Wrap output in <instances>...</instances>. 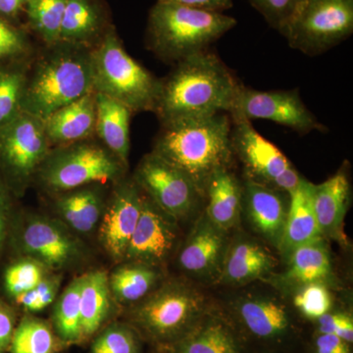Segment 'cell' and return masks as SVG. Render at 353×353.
Segmentation results:
<instances>
[{
	"label": "cell",
	"mask_w": 353,
	"mask_h": 353,
	"mask_svg": "<svg viewBox=\"0 0 353 353\" xmlns=\"http://www.w3.org/2000/svg\"><path fill=\"white\" fill-rule=\"evenodd\" d=\"M241 85L217 55L203 51L178 62L162 80L154 112L161 123L229 113Z\"/></svg>",
	"instance_id": "6da1fadb"
},
{
	"label": "cell",
	"mask_w": 353,
	"mask_h": 353,
	"mask_svg": "<svg viewBox=\"0 0 353 353\" xmlns=\"http://www.w3.org/2000/svg\"><path fill=\"white\" fill-rule=\"evenodd\" d=\"M231 132L229 114L169 121L161 123L152 152L187 174L205 196L211 176L221 168H231Z\"/></svg>",
	"instance_id": "7a4b0ae2"
},
{
	"label": "cell",
	"mask_w": 353,
	"mask_h": 353,
	"mask_svg": "<svg viewBox=\"0 0 353 353\" xmlns=\"http://www.w3.org/2000/svg\"><path fill=\"white\" fill-rule=\"evenodd\" d=\"M94 92L92 50L58 43L27 74L22 111L41 120Z\"/></svg>",
	"instance_id": "3957f363"
},
{
	"label": "cell",
	"mask_w": 353,
	"mask_h": 353,
	"mask_svg": "<svg viewBox=\"0 0 353 353\" xmlns=\"http://www.w3.org/2000/svg\"><path fill=\"white\" fill-rule=\"evenodd\" d=\"M236 23L224 13L157 2L148 16V46L162 59L178 63L208 50Z\"/></svg>",
	"instance_id": "277c9868"
},
{
	"label": "cell",
	"mask_w": 353,
	"mask_h": 353,
	"mask_svg": "<svg viewBox=\"0 0 353 353\" xmlns=\"http://www.w3.org/2000/svg\"><path fill=\"white\" fill-rule=\"evenodd\" d=\"M206 312L205 297L199 290L185 281L173 280L132 305L127 322L141 339L164 350L189 333Z\"/></svg>",
	"instance_id": "5b68a950"
},
{
	"label": "cell",
	"mask_w": 353,
	"mask_h": 353,
	"mask_svg": "<svg viewBox=\"0 0 353 353\" xmlns=\"http://www.w3.org/2000/svg\"><path fill=\"white\" fill-rule=\"evenodd\" d=\"M92 57L94 92L121 102L132 113L154 112L162 80L130 57L113 28L92 48Z\"/></svg>",
	"instance_id": "8992f818"
},
{
	"label": "cell",
	"mask_w": 353,
	"mask_h": 353,
	"mask_svg": "<svg viewBox=\"0 0 353 353\" xmlns=\"http://www.w3.org/2000/svg\"><path fill=\"white\" fill-rule=\"evenodd\" d=\"M88 139L51 148L36 176L44 189L62 194L123 179L128 166L105 146Z\"/></svg>",
	"instance_id": "52a82bcc"
},
{
	"label": "cell",
	"mask_w": 353,
	"mask_h": 353,
	"mask_svg": "<svg viewBox=\"0 0 353 353\" xmlns=\"http://www.w3.org/2000/svg\"><path fill=\"white\" fill-rule=\"evenodd\" d=\"M353 0H305L283 32L290 48L319 55L352 36Z\"/></svg>",
	"instance_id": "ba28073f"
},
{
	"label": "cell",
	"mask_w": 353,
	"mask_h": 353,
	"mask_svg": "<svg viewBox=\"0 0 353 353\" xmlns=\"http://www.w3.org/2000/svg\"><path fill=\"white\" fill-rule=\"evenodd\" d=\"M51 150L43 120L21 112L0 128V171L9 189H26Z\"/></svg>",
	"instance_id": "9c48e42d"
},
{
	"label": "cell",
	"mask_w": 353,
	"mask_h": 353,
	"mask_svg": "<svg viewBox=\"0 0 353 353\" xmlns=\"http://www.w3.org/2000/svg\"><path fill=\"white\" fill-rule=\"evenodd\" d=\"M231 121L234 157L243 163L245 180L288 194L296 189L303 176L284 153L263 138L250 121Z\"/></svg>",
	"instance_id": "30bf717a"
},
{
	"label": "cell",
	"mask_w": 353,
	"mask_h": 353,
	"mask_svg": "<svg viewBox=\"0 0 353 353\" xmlns=\"http://www.w3.org/2000/svg\"><path fill=\"white\" fill-rule=\"evenodd\" d=\"M141 192L174 219H187L205 199L187 174L152 152L141 160L134 176Z\"/></svg>",
	"instance_id": "8fae6325"
},
{
	"label": "cell",
	"mask_w": 353,
	"mask_h": 353,
	"mask_svg": "<svg viewBox=\"0 0 353 353\" xmlns=\"http://www.w3.org/2000/svg\"><path fill=\"white\" fill-rule=\"evenodd\" d=\"M15 245L26 257L48 271H60L79 263L85 255L82 241L61 220L31 215L20 225Z\"/></svg>",
	"instance_id": "7c38bea8"
},
{
	"label": "cell",
	"mask_w": 353,
	"mask_h": 353,
	"mask_svg": "<svg viewBox=\"0 0 353 353\" xmlns=\"http://www.w3.org/2000/svg\"><path fill=\"white\" fill-rule=\"evenodd\" d=\"M228 114L231 120L272 121L299 134L327 132V128L304 104L299 90L265 92L241 85Z\"/></svg>",
	"instance_id": "4fadbf2b"
},
{
	"label": "cell",
	"mask_w": 353,
	"mask_h": 353,
	"mask_svg": "<svg viewBox=\"0 0 353 353\" xmlns=\"http://www.w3.org/2000/svg\"><path fill=\"white\" fill-rule=\"evenodd\" d=\"M143 192L134 179H121L104 206L99 236L101 245L115 262L124 261L128 246L141 215Z\"/></svg>",
	"instance_id": "5bb4252c"
},
{
	"label": "cell",
	"mask_w": 353,
	"mask_h": 353,
	"mask_svg": "<svg viewBox=\"0 0 353 353\" xmlns=\"http://www.w3.org/2000/svg\"><path fill=\"white\" fill-rule=\"evenodd\" d=\"M178 238V221L158 208L143 192L141 215L124 261L139 262L159 268L170 257Z\"/></svg>",
	"instance_id": "9a60e30c"
},
{
	"label": "cell",
	"mask_w": 353,
	"mask_h": 353,
	"mask_svg": "<svg viewBox=\"0 0 353 353\" xmlns=\"http://www.w3.org/2000/svg\"><path fill=\"white\" fill-rule=\"evenodd\" d=\"M227 234L203 213L179 252L180 268L197 280L217 282L229 248Z\"/></svg>",
	"instance_id": "2e32d148"
},
{
	"label": "cell",
	"mask_w": 353,
	"mask_h": 353,
	"mask_svg": "<svg viewBox=\"0 0 353 353\" xmlns=\"http://www.w3.org/2000/svg\"><path fill=\"white\" fill-rule=\"evenodd\" d=\"M290 194L252 181L243 185V212L253 229L272 245H280L282 240Z\"/></svg>",
	"instance_id": "e0dca14e"
},
{
	"label": "cell",
	"mask_w": 353,
	"mask_h": 353,
	"mask_svg": "<svg viewBox=\"0 0 353 353\" xmlns=\"http://www.w3.org/2000/svg\"><path fill=\"white\" fill-rule=\"evenodd\" d=\"M43 123L51 146L70 145L92 138L97 123L95 92L58 109Z\"/></svg>",
	"instance_id": "ac0fdd59"
},
{
	"label": "cell",
	"mask_w": 353,
	"mask_h": 353,
	"mask_svg": "<svg viewBox=\"0 0 353 353\" xmlns=\"http://www.w3.org/2000/svg\"><path fill=\"white\" fill-rule=\"evenodd\" d=\"M277 266L276 257L256 241L239 240L229 245L217 283L243 285L269 275Z\"/></svg>",
	"instance_id": "d6986e66"
},
{
	"label": "cell",
	"mask_w": 353,
	"mask_h": 353,
	"mask_svg": "<svg viewBox=\"0 0 353 353\" xmlns=\"http://www.w3.org/2000/svg\"><path fill=\"white\" fill-rule=\"evenodd\" d=\"M313 188L314 183L303 178L289 194L284 233L278 248L285 259L299 246L323 239L313 205Z\"/></svg>",
	"instance_id": "ffe728a7"
},
{
	"label": "cell",
	"mask_w": 353,
	"mask_h": 353,
	"mask_svg": "<svg viewBox=\"0 0 353 353\" xmlns=\"http://www.w3.org/2000/svg\"><path fill=\"white\" fill-rule=\"evenodd\" d=\"M352 197L350 176L345 168L313 188V205L322 236H336L341 232Z\"/></svg>",
	"instance_id": "44dd1931"
},
{
	"label": "cell",
	"mask_w": 353,
	"mask_h": 353,
	"mask_svg": "<svg viewBox=\"0 0 353 353\" xmlns=\"http://www.w3.org/2000/svg\"><path fill=\"white\" fill-rule=\"evenodd\" d=\"M205 215L224 231L238 225L243 213V185L231 168H221L209 179L205 189Z\"/></svg>",
	"instance_id": "7402d4cb"
},
{
	"label": "cell",
	"mask_w": 353,
	"mask_h": 353,
	"mask_svg": "<svg viewBox=\"0 0 353 353\" xmlns=\"http://www.w3.org/2000/svg\"><path fill=\"white\" fill-rule=\"evenodd\" d=\"M104 24L103 9L97 0H68L59 43L92 50L108 31Z\"/></svg>",
	"instance_id": "603a6c76"
},
{
	"label": "cell",
	"mask_w": 353,
	"mask_h": 353,
	"mask_svg": "<svg viewBox=\"0 0 353 353\" xmlns=\"http://www.w3.org/2000/svg\"><path fill=\"white\" fill-rule=\"evenodd\" d=\"M95 132L101 139L102 145L128 166L131 148L130 121L132 111L121 102L99 92H95Z\"/></svg>",
	"instance_id": "cb8c5ba5"
},
{
	"label": "cell",
	"mask_w": 353,
	"mask_h": 353,
	"mask_svg": "<svg viewBox=\"0 0 353 353\" xmlns=\"http://www.w3.org/2000/svg\"><path fill=\"white\" fill-rule=\"evenodd\" d=\"M55 209L59 220L77 234H88L94 231L103 213V194L97 185L59 194Z\"/></svg>",
	"instance_id": "d4e9b609"
},
{
	"label": "cell",
	"mask_w": 353,
	"mask_h": 353,
	"mask_svg": "<svg viewBox=\"0 0 353 353\" xmlns=\"http://www.w3.org/2000/svg\"><path fill=\"white\" fill-rule=\"evenodd\" d=\"M164 350L170 353H240V343L223 318L206 312L189 333Z\"/></svg>",
	"instance_id": "484cf974"
},
{
	"label": "cell",
	"mask_w": 353,
	"mask_h": 353,
	"mask_svg": "<svg viewBox=\"0 0 353 353\" xmlns=\"http://www.w3.org/2000/svg\"><path fill=\"white\" fill-rule=\"evenodd\" d=\"M287 259V269L280 277L285 288L296 290L312 283H325L332 276L331 259L323 239L299 246Z\"/></svg>",
	"instance_id": "4316f807"
},
{
	"label": "cell",
	"mask_w": 353,
	"mask_h": 353,
	"mask_svg": "<svg viewBox=\"0 0 353 353\" xmlns=\"http://www.w3.org/2000/svg\"><path fill=\"white\" fill-rule=\"evenodd\" d=\"M112 313V296L108 274L103 270L88 272L83 275L81 290V317L83 343L99 333Z\"/></svg>",
	"instance_id": "83f0119b"
},
{
	"label": "cell",
	"mask_w": 353,
	"mask_h": 353,
	"mask_svg": "<svg viewBox=\"0 0 353 353\" xmlns=\"http://www.w3.org/2000/svg\"><path fill=\"white\" fill-rule=\"evenodd\" d=\"M243 326L263 340L281 338L289 332L290 319L285 306L268 297H246L236 305Z\"/></svg>",
	"instance_id": "f1b7e54d"
},
{
	"label": "cell",
	"mask_w": 353,
	"mask_h": 353,
	"mask_svg": "<svg viewBox=\"0 0 353 353\" xmlns=\"http://www.w3.org/2000/svg\"><path fill=\"white\" fill-rule=\"evenodd\" d=\"M160 279L158 267L124 261L108 275L111 296L121 305H134L157 289Z\"/></svg>",
	"instance_id": "f546056e"
},
{
	"label": "cell",
	"mask_w": 353,
	"mask_h": 353,
	"mask_svg": "<svg viewBox=\"0 0 353 353\" xmlns=\"http://www.w3.org/2000/svg\"><path fill=\"white\" fill-rule=\"evenodd\" d=\"M83 275L72 281L53 304L51 325L67 347L83 345L81 290Z\"/></svg>",
	"instance_id": "4dcf8cb0"
},
{
	"label": "cell",
	"mask_w": 353,
	"mask_h": 353,
	"mask_svg": "<svg viewBox=\"0 0 353 353\" xmlns=\"http://www.w3.org/2000/svg\"><path fill=\"white\" fill-rule=\"evenodd\" d=\"M51 323L26 314L17 323L9 353H60L67 348Z\"/></svg>",
	"instance_id": "1f68e13d"
},
{
	"label": "cell",
	"mask_w": 353,
	"mask_h": 353,
	"mask_svg": "<svg viewBox=\"0 0 353 353\" xmlns=\"http://www.w3.org/2000/svg\"><path fill=\"white\" fill-rule=\"evenodd\" d=\"M67 2L68 0H27L26 2L29 24L48 48L59 43Z\"/></svg>",
	"instance_id": "d6a6232c"
},
{
	"label": "cell",
	"mask_w": 353,
	"mask_h": 353,
	"mask_svg": "<svg viewBox=\"0 0 353 353\" xmlns=\"http://www.w3.org/2000/svg\"><path fill=\"white\" fill-rule=\"evenodd\" d=\"M141 340L129 323H108L90 340V353H141Z\"/></svg>",
	"instance_id": "836d02e7"
},
{
	"label": "cell",
	"mask_w": 353,
	"mask_h": 353,
	"mask_svg": "<svg viewBox=\"0 0 353 353\" xmlns=\"http://www.w3.org/2000/svg\"><path fill=\"white\" fill-rule=\"evenodd\" d=\"M26 80L24 70L0 65V128L22 112Z\"/></svg>",
	"instance_id": "e575fe53"
},
{
	"label": "cell",
	"mask_w": 353,
	"mask_h": 353,
	"mask_svg": "<svg viewBox=\"0 0 353 353\" xmlns=\"http://www.w3.org/2000/svg\"><path fill=\"white\" fill-rule=\"evenodd\" d=\"M48 269L36 260L24 257L7 267L3 287L11 299L36 288L48 276Z\"/></svg>",
	"instance_id": "d590c367"
},
{
	"label": "cell",
	"mask_w": 353,
	"mask_h": 353,
	"mask_svg": "<svg viewBox=\"0 0 353 353\" xmlns=\"http://www.w3.org/2000/svg\"><path fill=\"white\" fill-rule=\"evenodd\" d=\"M331 294L325 283H312L296 290L294 305L297 310L311 320H317L330 312L332 308Z\"/></svg>",
	"instance_id": "8d00e7d4"
},
{
	"label": "cell",
	"mask_w": 353,
	"mask_h": 353,
	"mask_svg": "<svg viewBox=\"0 0 353 353\" xmlns=\"http://www.w3.org/2000/svg\"><path fill=\"white\" fill-rule=\"evenodd\" d=\"M62 277L48 275L36 288L15 297L16 305L25 311L26 314H36L54 304L61 285Z\"/></svg>",
	"instance_id": "74e56055"
},
{
	"label": "cell",
	"mask_w": 353,
	"mask_h": 353,
	"mask_svg": "<svg viewBox=\"0 0 353 353\" xmlns=\"http://www.w3.org/2000/svg\"><path fill=\"white\" fill-rule=\"evenodd\" d=\"M271 28L283 34L305 0H248Z\"/></svg>",
	"instance_id": "f35d334b"
},
{
	"label": "cell",
	"mask_w": 353,
	"mask_h": 353,
	"mask_svg": "<svg viewBox=\"0 0 353 353\" xmlns=\"http://www.w3.org/2000/svg\"><path fill=\"white\" fill-rule=\"evenodd\" d=\"M29 50V41L24 32L0 17V60L25 57Z\"/></svg>",
	"instance_id": "ab89813d"
},
{
	"label": "cell",
	"mask_w": 353,
	"mask_h": 353,
	"mask_svg": "<svg viewBox=\"0 0 353 353\" xmlns=\"http://www.w3.org/2000/svg\"><path fill=\"white\" fill-rule=\"evenodd\" d=\"M316 322H317L318 333L336 334L352 345L353 341L352 315L343 312H328L316 320Z\"/></svg>",
	"instance_id": "60d3db41"
},
{
	"label": "cell",
	"mask_w": 353,
	"mask_h": 353,
	"mask_svg": "<svg viewBox=\"0 0 353 353\" xmlns=\"http://www.w3.org/2000/svg\"><path fill=\"white\" fill-rule=\"evenodd\" d=\"M17 323L15 310L0 299V353H8Z\"/></svg>",
	"instance_id": "b9f144b4"
},
{
	"label": "cell",
	"mask_w": 353,
	"mask_h": 353,
	"mask_svg": "<svg viewBox=\"0 0 353 353\" xmlns=\"http://www.w3.org/2000/svg\"><path fill=\"white\" fill-rule=\"evenodd\" d=\"M157 2L217 13H224L234 6L233 0H157Z\"/></svg>",
	"instance_id": "7bdbcfd3"
},
{
	"label": "cell",
	"mask_w": 353,
	"mask_h": 353,
	"mask_svg": "<svg viewBox=\"0 0 353 353\" xmlns=\"http://www.w3.org/2000/svg\"><path fill=\"white\" fill-rule=\"evenodd\" d=\"M314 353H352L350 343L332 334L318 333L314 340Z\"/></svg>",
	"instance_id": "ee69618b"
},
{
	"label": "cell",
	"mask_w": 353,
	"mask_h": 353,
	"mask_svg": "<svg viewBox=\"0 0 353 353\" xmlns=\"http://www.w3.org/2000/svg\"><path fill=\"white\" fill-rule=\"evenodd\" d=\"M10 196L9 188L0 174V253L6 243L8 233L9 219H10Z\"/></svg>",
	"instance_id": "f6af8a7d"
},
{
	"label": "cell",
	"mask_w": 353,
	"mask_h": 353,
	"mask_svg": "<svg viewBox=\"0 0 353 353\" xmlns=\"http://www.w3.org/2000/svg\"><path fill=\"white\" fill-rule=\"evenodd\" d=\"M27 0H0V17L14 18L25 8Z\"/></svg>",
	"instance_id": "bcb514c9"
},
{
	"label": "cell",
	"mask_w": 353,
	"mask_h": 353,
	"mask_svg": "<svg viewBox=\"0 0 353 353\" xmlns=\"http://www.w3.org/2000/svg\"><path fill=\"white\" fill-rule=\"evenodd\" d=\"M160 353H170V352H167V350H161V352H160Z\"/></svg>",
	"instance_id": "7dc6e473"
}]
</instances>
